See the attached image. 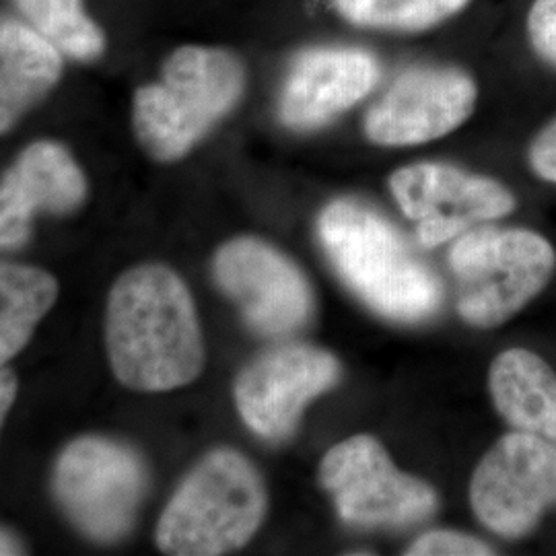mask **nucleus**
<instances>
[{
	"mask_svg": "<svg viewBox=\"0 0 556 556\" xmlns=\"http://www.w3.org/2000/svg\"><path fill=\"white\" fill-rule=\"evenodd\" d=\"M29 25L59 52L77 60H93L103 52V34L83 11L80 0H17Z\"/></svg>",
	"mask_w": 556,
	"mask_h": 556,
	"instance_id": "6ab92c4d",
	"label": "nucleus"
},
{
	"mask_svg": "<svg viewBox=\"0 0 556 556\" xmlns=\"http://www.w3.org/2000/svg\"><path fill=\"white\" fill-rule=\"evenodd\" d=\"M17 378L11 369H0V427L4 422V418L9 415V410L13 408L15 404V397H17Z\"/></svg>",
	"mask_w": 556,
	"mask_h": 556,
	"instance_id": "5701e85b",
	"label": "nucleus"
},
{
	"mask_svg": "<svg viewBox=\"0 0 556 556\" xmlns=\"http://www.w3.org/2000/svg\"><path fill=\"white\" fill-rule=\"evenodd\" d=\"M528 163L538 178L556 186V118L551 119L530 142Z\"/></svg>",
	"mask_w": 556,
	"mask_h": 556,
	"instance_id": "4be33fe9",
	"label": "nucleus"
},
{
	"mask_svg": "<svg viewBox=\"0 0 556 556\" xmlns=\"http://www.w3.org/2000/svg\"><path fill=\"white\" fill-rule=\"evenodd\" d=\"M338 358L312 344H282L239 371L233 396L243 422L266 441L293 435L305 406L337 386Z\"/></svg>",
	"mask_w": 556,
	"mask_h": 556,
	"instance_id": "9b49d317",
	"label": "nucleus"
},
{
	"mask_svg": "<svg viewBox=\"0 0 556 556\" xmlns=\"http://www.w3.org/2000/svg\"><path fill=\"white\" fill-rule=\"evenodd\" d=\"M318 236L338 277L379 316L417 324L438 314L443 301L438 275L376 208L334 200L319 215Z\"/></svg>",
	"mask_w": 556,
	"mask_h": 556,
	"instance_id": "f03ea898",
	"label": "nucleus"
},
{
	"mask_svg": "<svg viewBox=\"0 0 556 556\" xmlns=\"http://www.w3.org/2000/svg\"><path fill=\"white\" fill-rule=\"evenodd\" d=\"M477 80L454 66L400 73L367 112L365 137L379 147H415L452 135L475 114Z\"/></svg>",
	"mask_w": 556,
	"mask_h": 556,
	"instance_id": "f8f14e48",
	"label": "nucleus"
},
{
	"mask_svg": "<svg viewBox=\"0 0 556 556\" xmlns=\"http://www.w3.org/2000/svg\"><path fill=\"white\" fill-rule=\"evenodd\" d=\"M62 75L60 52L21 21L0 20V135L43 100Z\"/></svg>",
	"mask_w": 556,
	"mask_h": 556,
	"instance_id": "dca6fc26",
	"label": "nucleus"
},
{
	"mask_svg": "<svg viewBox=\"0 0 556 556\" xmlns=\"http://www.w3.org/2000/svg\"><path fill=\"white\" fill-rule=\"evenodd\" d=\"M20 544L15 542V538L0 532V555H20Z\"/></svg>",
	"mask_w": 556,
	"mask_h": 556,
	"instance_id": "b1692460",
	"label": "nucleus"
},
{
	"mask_svg": "<svg viewBox=\"0 0 556 556\" xmlns=\"http://www.w3.org/2000/svg\"><path fill=\"white\" fill-rule=\"evenodd\" d=\"M59 291V280L46 270L0 262V369L25 349Z\"/></svg>",
	"mask_w": 556,
	"mask_h": 556,
	"instance_id": "f3484780",
	"label": "nucleus"
},
{
	"mask_svg": "<svg viewBox=\"0 0 556 556\" xmlns=\"http://www.w3.org/2000/svg\"><path fill=\"white\" fill-rule=\"evenodd\" d=\"M149 475L142 457L105 438H80L60 454L54 495L80 532L101 544L118 542L137 519Z\"/></svg>",
	"mask_w": 556,
	"mask_h": 556,
	"instance_id": "423d86ee",
	"label": "nucleus"
},
{
	"mask_svg": "<svg viewBox=\"0 0 556 556\" xmlns=\"http://www.w3.org/2000/svg\"><path fill=\"white\" fill-rule=\"evenodd\" d=\"M266 509V486L254 464L236 450L220 447L181 480L155 540L165 555H227L254 538Z\"/></svg>",
	"mask_w": 556,
	"mask_h": 556,
	"instance_id": "20e7f679",
	"label": "nucleus"
},
{
	"mask_svg": "<svg viewBox=\"0 0 556 556\" xmlns=\"http://www.w3.org/2000/svg\"><path fill=\"white\" fill-rule=\"evenodd\" d=\"M245 66L229 50L184 46L165 60L157 83L135 96L132 126L140 147L161 163L186 157L245 91Z\"/></svg>",
	"mask_w": 556,
	"mask_h": 556,
	"instance_id": "7ed1b4c3",
	"label": "nucleus"
},
{
	"mask_svg": "<svg viewBox=\"0 0 556 556\" xmlns=\"http://www.w3.org/2000/svg\"><path fill=\"white\" fill-rule=\"evenodd\" d=\"M472 0H330L346 23L386 34H420L456 17Z\"/></svg>",
	"mask_w": 556,
	"mask_h": 556,
	"instance_id": "a211bd4d",
	"label": "nucleus"
},
{
	"mask_svg": "<svg viewBox=\"0 0 556 556\" xmlns=\"http://www.w3.org/2000/svg\"><path fill=\"white\" fill-rule=\"evenodd\" d=\"M478 521L505 540L528 536L556 507V445L514 431L484 454L470 480Z\"/></svg>",
	"mask_w": 556,
	"mask_h": 556,
	"instance_id": "6e6552de",
	"label": "nucleus"
},
{
	"mask_svg": "<svg viewBox=\"0 0 556 556\" xmlns=\"http://www.w3.org/2000/svg\"><path fill=\"white\" fill-rule=\"evenodd\" d=\"M489 390L505 422L556 445V374L544 358L528 349L503 351L491 365Z\"/></svg>",
	"mask_w": 556,
	"mask_h": 556,
	"instance_id": "2eb2a0df",
	"label": "nucleus"
},
{
	"mask_svg": "<svg viewBox=\"0 0 556 556\" xmlns=\"http://www.w3.org/2000/svg\"><path fill=\"white\" fill-rule=\"evenodd\" d=\"M319 482L340 517L358 528L415 526L438 511L439 498L425 480L400 472L378 439H344L319 464Z\"/></svg>",
	"mask_w": 556,
	"mask_h": 556,
	"instance_id": "0eeeda50",
	"label": "nucleus"
},
{
	"mask_svg": "<svg viewBox=\"0 0 556 556\" xmlns=\"http://www.w3.org/2000/svg\"><path fill=\"white\" fill-rule=\"evenodd\" d=\"M213 277L236 303L245 324L262 337H289L314 316V291L298 264L258 238L220 245Z\"/></svg>",
	"mask_w": 556,
	"mask_h": 556,
	"instance_id": "1a4fd4ad",
	"label": "nucleus"
},
{
	"mask_svg": "<svg viewBox=\"0 0 556 556\" xmlns=\"http://www.w3.org/2000/svg\"><path fill=\"white\" fill-rule=\"evenodd\" d=\"M87 181L71 153L56 142L27 147L0 181V250L21 248L36 215L77 211Z\"/></svg>",
	"mask_w": 556,
	"mask_h": 556,
	"instance_id": "4468645a",
	"label": "nucleus"
},
{
	"mask_svg": "<svg viewBox=\"0 0 556 556\" xmlns=\"http://www.w3.org/2000/svg\"><path fill=\"white\" fill-rule=\"evenodd\" d=\"M402 213L418 225V241L435 248L517 208L514 192L497 179L445 163H415L390 178Z\"/></svg>",
	"mask_w": 556,
	"mask_h": 556,
	"instance_id": "9d476101",
	"label": "nucleus"
},
{
	"mask_svg": "<svg viewBox=\"0 0 556 556\" xmlns=\"http://www.w3.org/2000/svg\"><path fill=\"white\" fill-rule=\"evenodd\" d=\"M105 344L114 376L130 390L192 383L204 367V340L186 282L163 264L124 273L108 299Z\"/></svg>",
	"mask_w": 556,
	"mask_h": 556,
	"instance_id": "f257e3e1",
	"label": "nucleus"
},
{
	"mask_svg": "<svg viewBox=\"0 0 556 556\" xmlns=\"http://www.w3.org/2000/svg\"><path fill=\"white\" fill-rule=\"evenodd\" d=\"M408 556H491L495 551L475 536L457 534L447 530H435L422 534L406 551Z\"/></svg>",
	"mask_w": 556,
	"mask_h": 556,
	"instance_id": "aec40b11",
	"label": "nucleus"
},
{
	"mask_svg": "<svg viewBox=\"0 0 556 556\" xmlns=\"http://www.w3.org/2000/svg\"><path fill=\"white\" fill-rule=\"evenodd\" d=\"M456 309L466 324L491 330L516 318L555 277L553 243L532 229L475 227L450 252Z\"/></svg>",
	"mask_w": 556,
	"mask_h": 556,
	"instance_id": "39448f33",
	"label": "nucleus"
},
{
	"mask_svg": "<svg viewBox=\"0 0 556 556\" xmlns=\"http://www.w3.org/2000/svg\"><path fill=\"white\" fill-rule=\"evenodd\" d=\"M532 52L556 71V0H534L526 20Z\"/></svg>",
	"mask_w": 556,
	"mask_h": 556,
	"instance_id": "412c9836",
	"label": "nucleus"
},
{
	"mask_svg": "<svg viewBox=\"0 0 556 556\" xmlns=\"http://www.w3.org/2000/svg\"><path fill=\"white\" fill-rule=\"evenodd\" d=\"M378 80V59L363 48H305L289 64L278 118L295 132L318 130L365 100Z\"/></svg>",
	"mask_w": 556,
	"mask_h": 556,
	"instance_id": "ddd939ff",
	"label": "nucleus"
}]
</instances>
